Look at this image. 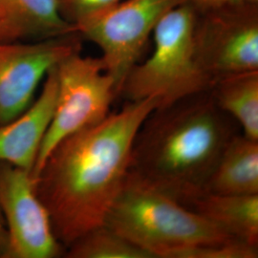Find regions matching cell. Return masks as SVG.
<instances>
[{
	"label": "cell",
	"mask_w": 258,
	"mask_h": 258,
	"mask_svg": "<svg viewBox=\"0 0 258 258\" xmlns=\"http://www.w3.org/2000/svg\"><path fill=\"white\" fill-rule=\"evenodd\" d=\"M156 99L126 101L120 110L62 140L33 177L65 249L104 224L127 177L131 149Z\"/></svg>",
	"instance_id": "6da1fadb"
},
{
	"label": "cell",
	"mask_w": 258,
	"mask_h": 258,
	"mask_svg": "<svg viewBox=\"0 0 258 258\" xmlns=\"http://www.w3.org/2000/svg\"><path fill=\"white\" fill-rule=\"evenodd\" d=\"M236 124L210 90L158 106L135 136L129 172L187 208L206 194Z\"/></svg>",
	"instance_id": "7a4b0ae2"
},
{
	"label": "cell",
	"mask_w": 258,
	"mask_h": 258,
	"mask_svg": "<svg viewBox=\"0 0 258 258\" xmlns=\"http://www.w3.org/2000/svg\"><path fill=\"white\" fill-rule=\"evenodd\" d=\"M104 225L153 258H183L204 245L239 241L129 171Z\"/></svg>",
	"instance_id": "3957f363"
},
{
	"label": "cell",
	"mask_w": 258,
	"mask_h": 258,
	"mask_svg": "<svg viewBox=\"0 0 258 258\" xmlns=\"http://www.w3.org/2000/svg\"><path fill=\"white\" fill-rule=\"evenodd\" d=\"M197 11L182 4L169 11L153 31L154 50L127 75L120 95L126 101L156 99L159 106L210 90L212 83L196 57L194 29Z\"/></svg>",
	"instance_id": "277c9868"
},
{
	"label": "cell",
	"mask_w": 258,
	"mask_h": 258,
	"mask_svg": "<svg viewBox=\"0 0 258 258\" xmlns=\"http://www.w3.org/2000/svg\"><path fill=\"white\" fill-rule=\"evenodd\" d=\"M55 69V111L39 148L33 177L58 143L105 119L110 114L112 102L119 96L101 57L84 56L80 50L60 60Z\"/></svg>",
	"instance_id": "5b68a950"
},
{
	"label": "cell",
	"mask_w": 258,
	"mask_h": 258,
	"mask_svg": "<svg viewBox=\"0 0 258 258\" xmlns=\"http://www.w3.org/2000/svg\"><path fill=\"white\" fill-rule=\"evenodd\" d=\"M187 0H121L109 9L75 24L76 33L102 51L105 72L118 95L158 22Z\"/></svg>",
	"instance_id": "8992f818"
},
{
	"label": "cell",
	"mask_w": 258,
	"mask_h": 258,
	"mask_svg": "<svg viewBox=\"0 0 258 258\" xmlns=\"http://www.w3.org/2000/svg\"><path fill=\"white\" fill-rule=\"evenodd\" d=\"M194 41L198 63L212 84L258 71V3L197 12Z\"/></svg>",
	"instance_id": "52a82bcc"
},
{
	"label": "cell",
	"mask_w": 258,
	"mask_h": 258,
	"mask_svg": "<svg viewBox=\"0 0 258 258\" xmlns=\"http://www.w3.org/2000/svg\"><path fill=\"white\" fill-rule=\"evenodd\" d=\"M0 212L6 228L2 258H56L65 248L55 237L32 171L0 163Z\"/></svg>",
	"instance_id": "ba28073f"
},
{
	"label": "cell",
	"mask_w": 258,
	"mask_h": 258,
	"mask_svg": "<svg viewBox=\"0 0 258 258\" xmlns=\"http://www.w3.org/2000/svg\"><path fill=\"white\" fill-rule=\"evenodd\" d=\"M81 38L76 33L37 41H0V125L27 109L48 72L82 50Z\"/></svg>",
	"instance_id": "9c48e42d"
},
{
	"label": "cell",
	"mask_w": 258,
	"mask_h": 258,
	"mask_svg": "<svg viewBox=\"0 0 258 258\" xmlns=\"http://www.w3.org/2000/svg\"><path fill=\"white\" fill-rule=\"evenodd\" d=\"M55 67L46 75L37 100L19 116L0 125V163L33 173L39 148L55 111L57 94Z\"/></svg>",
	"instance_id": "30bf717a"
},
{
	"label": "cell",
	"mask_w": 258,
	"mask_h": 258,
	"mask_svg": "<svg viewBox=\"0 0 258 258\" xmlns=\"http://www.w3.org/2000/svg\"><path fill=\"white\" fill-rule=\"evenodd\" d=\"M76 34L57 0H0V41H37Z\"/></svg>",
	"instance_id": "8fae6325"
},
{
	"label": "cell",
	"mask_w": 258,
	"mask_h": 258,
	"mask_svg": "<svg viewBox=\"0 0 258 258\" xmlns=\"http://www.w3.org/2000/svg\"><path fill=\"white\" fill-rule=\"evenodd\" d=\"M187 208L231 237L258 247V194L220 195L206 192Z\"/></svg>",
	"instance_id": "7c38bea8"
},
{
	"label": "cell",
	"mask_w": 258,
	"mask_h": 258,
	"mask_svg": "<svg viewBox=\"0 0 258 258\" xmlns=\"http://www.w3.org/2000/svg\"><path fill=\"white\" fill-rule=\"evenodd\" d=\"M206 192L258 194V141L239 133L234 135L224 149Z\"/></svg>",
	"instance_id": "4fadbf2b"
},
{
	"label": "cell",
	"mask_w": 258,
	"mask_h": 258,
	"mask_svg": "<svg viewBox=\"0 0 258 258\" xmlns=\"http://www.w3.org/2000/svg\"><path fill=\"white\" fill-rule=\"evenodd\" d=\"M212 98L235 120L243 135L258 141V71L231 75L212 83Z\"/></svg>",
	"instance_id": "5bb4252c"
},
{
	"label": "cell",
	"mask_w": 258,
	"mask_h": 258,
	"mask_svg": "<svg viewBox=\"0 0 258 258\" xmlns=\"http://www.w3.org/2000/svg\"><path fill=\"white\" fill-rule=\"evenodd\" d=\"M67 258H153L106 225L86 232L65 249Z\"/></svg>",
	"instance_id": "9a60e30c"
},
{
	"label": "cell",
	"mask_w": 258,
	"mask_h": 258,
	"mask_svg": "<svg viewBox=\"0 0 258 258\" xmlns=\"http://www.w3.org/2000/svg\"><path fill=\"white\" fill-rule=\"evenodd\" d=\"M120 1L121 0H57V3L62 18L74 27L78 22L104 10L109 9Z\"/></svg>",
	"instance_id": "2e32d148"
},
{
	"label": "cell",
	"mask_w": 258,
	"mask_h": 258,
	"mask_svg": "<svg viewBox=\"0 0 258 258\" xmlns=\"http://www.w3.org/2000/svg\"><path fill=\"white\" fill-rule=\"evenodd\" d=\"M245 3H258V0H187V4H190L197 12L218 9Z\"/></svg>",
	"instance_id": "e0dca14e"
},
{
	"label": "cell",
	"mask_w": 258,
	"mask_h": 258,
	"mask_svg": "<svg viewBox=\"0 0 258 258\" xmlns=\"http://www.w3.org/2000/svg\"><path fill=\"white\" fill-rule=\"evenodd\" d=\"M5 245H6V228H5L4 219L0 212V258H2L3 255Z\"/></svg>",
	"instance_id": "ac0fdd59"
}]
</instances>
